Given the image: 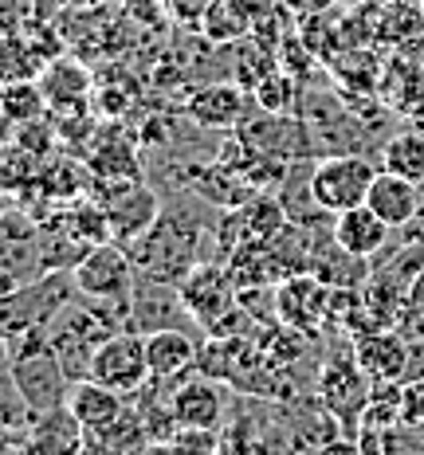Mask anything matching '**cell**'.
<instances>
[{
	"mask_svg": "<svg viewBox=\"0 0 424 455\" xmlns=\"http://www.w3.org/2000/svg\"><path fill=\"white\" fill-rule=\"evenodd\" d=\"M204 196H196L193 204H162L157 220L138 235L134 243H126L130 259H134L138 275L149 279H165V283H181L188 271L196 267L204 255V240L212 235V220L204 208H196Z\"/></svg>",
	"mask_w": 424,
	"mask_h": 455,
	"instance_id": "1",
	"label": "cell"
},
{
	"mask_svg": "<svg viewBox=\"0 0 424 455\" xmlns=\"http://www.w3.org/2000/svg\"><path fill=\"white\" fill-rule=\"evenodd\" d=\"M122 326H126L122 310L75 291V295L55 310V318L47 322V346H52L55 357H60V365L68 369L71 381H79V377L91 373L94 349Z\"/></svg>",
	"mask_w": 424,
	"mask_h": 455,
	"instance_id": "2",
	"label": "cell"
},
{
	"mask_svg": "<svg viewBox=\"0 0 424 455\" xmlns=\"http://www.w3.org/2000/svg\"><path fill=\"white\" fill-rule=\"evenodd\" d=\"M177 291H181L196 330H204V338L252 334V330H244V326H260V322L240 307V287H236L224 259H201L177 283Z\"/></svg>",
	"mask_w": 424,
	"mask_h": 455,
	"instance_id": "3",
	"label": "cell"
},
{
	"mask_svg": "<svg viewBox=\"0 0 424 455\" xmlns=\"http://www.w3.org/2000/svg\"><path fill=\"white\" fill-rule=\"evenodd\" d=\"M373 381L365 377V369L357 365L354 349L346 354H330L323 365H318L315 377V401L342 424V435L357 443V428H362L365 404H370Z\"/></svg>",
	"mask_w": 424,
	"mask_h": 455,
	"instance_id": "4",
	"label": "cell"
},
{
	"mask_svg": "<svg viewBox=\"0 0 424 455\" xmlns=\"http://www.w3.org/2000/svg\"><path fill=\"white\" fill-rule=\"evenodd\" d=\"M71 283L79 295L107 302V307L122 310V318H126L130 295H134V283H138V267L118 240H107V243H94V248L75 263Z\"/></svg>",
	"mask_w": 424,
	"mask_h": 455,
	"instance_id": "5",
	"label": "cell"
},
{
	"mask_svg": "<svg viewBox=\"0 0 424 455\" xmlns=\"http://www.w3.org/2000/svg\"><path fill=\"white\" fill-rule=\"evenodd\" d=\"M8 377H12L16 393H20L28 412H47L68 404V388L71 377L60 365V357L52 354V346H36V349H20V354H8Z\"/></svg>",
	"mask_w": 424,
	"mask_h": 455,
	"instance_id": "6",
	"label": "cell"
},
{
	"mask_svg": "<svg viewBox=\"0 0 424 455\" xmlns=\"http://www.w3.org/2000/svg\"><path fill=\"white\" fill-rule=\"evenodd\" d=\"M373 177L377 165L365 154H326L310 169V193L330 216H338L354 204H365Z\"/></svg>",
	"mask_w": 424,
	"mask_h": 455,
	"instance_id": "7",
	"label": "cell"
},
{
	"mask_svg": "<svg viewBox=\"0 0 424 455\" xmlns=\"http://www.w3.org/2000/svg\"><path fill=\"white\" fill-rule=\"evenodd\" d=\"M330 299H334V287L318 279L315 271H295L276 283L279 322L307 338H318L330 326Z\"/></svg>",
	"mask_w": 424,
	"mask_h": 455,
	"instance_id": "8",
	"label": "cell"
},
{
	"mask_svg": "<svg viewBox=\"0 0 424 455\" xmlns=\"http://www.w3.org/2000/svg\"><path fill=\"white\" fill-rule=\"evenodd\" d=\"M126 326L138 330V334H154V330H196V322L188 315L177 283L138 275L134 295H130L126 307Z\"/></svg>",
	"mask_w": 424,
	"mask_h": 455,
	"instance_id": "9",
	"label": "cell"
},
{
	"mask_svg": "<svg viewBox=\"0 0 424 455\" xmlns=\"http://www.w3.org/2000/svg\"><path fill=\"white\" fill-rule=\"evenodd\" d=\"M94 381L118 388V393H138L141 385L149 381V362H146V338L138 334V330L122 326L115 330L107 341H102L99 349H94L91 357V373Z\"/></svg>",
	"mask_w": 424,
	"mask_h": 455,
	"instance_id": "10",
	"label": "cell"
},
{
	"mask_svg": "<svg viewBox=\"0 0 424 455\" xmlns=\"http://www.w3.org/2000/svg\"><path fill=\"white\" fill-rule=\"evenodd\" d=\"M169 404H173V416L177 424L185 428H209V432H220L224 428V416H228V385L216 381V377L193 369L188 377L173 381L169 388Z\"/></svg>",
	"mask_w": 424,
	"mask_h": 455,
	"instance_id": "11",
	"label": "cell"
},
{
	"mask_svg": "<svg viewBox=\"0 0 424 455\" xmlns=\"http://www.w3.org/2000/svg\"><path fill=\"white\" fill-rule=\"evenodd\" d=\"M0 271L16 283H32L47 275L44 267V228L28 212H0Z\"/></svg>",
	"mask_w": 424,
	"mask_h": 455,
	"instance_id": "12",
	"label": "cell"
},
{
	"mask_svg": "<svg viewBox=\"0 0 424 455\" xmlns=\"http://www.w3.org/2000/svg\"><path fill=\"white\" fill-rule=\"evenodd\" d=\"M354 357L365 369L373 385L404 381V362H409V338L397 326H370L354 334Z\"/></svg>",
	"mask_w": 424,
	"mask_h": 455,
	"instance_id": "13",
	"label": "cell"
},
{
	"mask_svg": "<svg viewBox=\"0 0 424 455\" xmlns=\"http://www.w3.org/2000/svg\"><path fill=\"white\" fill-rule=\"evenodd\" d=\"M244 107H248V91L240 83H209L188 94L185 114L201 130H236L244 126V114H248Z\"/></svg>",
	"mask_w": 424,
	"mask_h": 455,
	"instance_id": "14",
	"label": "cell"
},
{
	"mask_svg": "<svg viewBox=\"0 0 424 455\" xmlns=\"http://www.w3.org/2000/svg\"><path fill=\"white\" fill-rule=\"evenodd\" d=\"M68 409L75 420L83 424V435H91V432H102L107 424H115L118 416L130 409V396L102 385V381H94V377H79V381H71V388H68Z\"/></svg>",
	"mask_w": 424,
	"mask_h": 455,
	"instance_id": "15",
	"label": "cell"
},
{
	"mask_svg": "<svg viewBox=\"0 0 424 455\" xmlns=\"http://www.w3.org/2000/svg\"><path fill=\"white\" fill-rule=\"evenodd\" d=\"M365 204H370L389 228H409L424 208V193H420L417 181H409V177L389 173V169H377L370 193H365Z\"/></svg>",
	"mask_w": 424,
	"mask_h": 455,
	"instance_id": "16",
	"label": "cell"
},
{
	"mask_svg": "<svg viewBox=\"0 0 424 455\" xmlns=\"http://www.w3.org/2000/svg\"><path fill=\"white\" fill-rule=\"evenodd\" d=\"M146 338V362H149V377L157 381H181L196 369L201 346L188 330H154Z\"/></svg>",
	"mask_w": 424,
	"mask_h": 455,
	"instance_id": "17",
	"label": "cell"
},
{
	"mask_svg": "<svg viewBox=\"0 0 424 455\" xmlns=\"http://www.w3.org/2000/svg\"><path fill=\"white\" fill-rule=\"evenodd\" d=\"M330 232H334V240L342 243L350 255H362V259H373L377 251L389 243L393 228L381 220V216L373 212L370 204H354L346 208V212L334 216V224H330Z\"/></svg>",
	"mask_w": 424,
	"mask_h": 455,
	"instance_id": "18",
	"label": "cell"
},
{
	"mask_svg": "<svg viewBox=\"0 0 424 455\" xmlns=\"http://www.w3.org/2000/svg\"><path fill=\"white\" fill-rule=\"evenodd\" d=\"M24 451H83V424L71 416L68 404L36 412L28 424V448Z\"/></svg>",
	"mask_w": 424,
	"mask_h": 455,
	"instance_id": "19",
	"label": "cell"
},
{
	"mask_svg": "<svg viewBox=\"0 0 424 455\" xmlns=\"http://www.w3.org/2000/svg\"><path fill=\"white\" fill-rule=\"evenodd\" d=\"M232 212H236V224H240V243L244 240H276L283 228L291 224L283 201L271 196L268 188H256V193H252L244 204H236Z\"/></svg>",
	"mask_w": 424,
	"mask_h": 455,
	"instance_id": "20",
	"label": "cell"
},
{
	"mask_svg": "<svg viewBox=\"0 0 424 455\" xmlns=\"http://www.w3.org/2000/svg\"><path fill=\"white\" fill-rule=\"evenodd\" d=\"M196 24H201V36L212 47H232V44H240L244 36H252V16L244 12L236 0H209Z\"/></svg>",
	"mask_w": 424,
	"mask_h": 455,
	"instance_id": "21",
	"label": "cell"
},
{
	"mask_svg": "<svg viewBox=\"0 0 424 455\" xmlns=\"http://www.w3.org/2000/svg\"><path fill=\"white\" fill-rule=\"evenodd\" d=\"M146 448H149V435H146V424H141L134 404H130L115 424H107L102 432L83 435V451H146Z\"/></svg>",
	"mask_w": 424,
	"mask_h": 455,
	"instance_id": "22",
	"label": "cell"
},
{
	"mask_svg": "<svg viewBox=\"0 0 424 455\" xmlns=\"http://www.w3.org/2000/svg\"><path fill=\"white\" fill-rule=\"evenodd\" d=\"M44 71V55L20 36V28H0V87L36 79Z\"/></svg>",
	"mask_w": 424,
	"mask_h": 455,
	"instance_id": "23",
	"label": "cell"
},
{
	"mask_svg": "<svg viewBox=\"0 0 424 455\" xmlns=\"http://www.w3.org/2000/svg\"><path fill=\"white\" fill-rule=\"evenodd\" d=\"M381 169L424 185V134L420 130H397V134L385 141L381 146Z\"/></svg>",
	"mask_w": 424,
	"mask_h": 455,
	"instance_id": "24",
	"label": "cell"
},
{
	"mask_svg": "<svg viewBox=\"0 0 424 455\" xmlns=\"http://www.w3.org/2000/svg\"><path fill=\"white\" fill-rule=\"evenodd\" d=\"M40 87L52 107H83V99H87V91H91V75L83 71L79 63L60 60L55 68H44Z\"/></svg>",
	"mask_w": 424,
	"mask_h": 455,
	"instance_id": "25",
	"label": "cell"
},
{
	"mask_svg": "<svg viewBox=\"0 0 424 455\" xmlns=\"http://www.w3.org/2000/svg\"><path fill=\"white\" fill-rule=\"evenodd\" d=\"M252 99H256V107L268 110V114H295L299 110V99H303V91H299L295 75L276 68L256 91H252Z\"/></svg>",
	"mask_w": 424,
	"mask_h": 455,
	"instance_id": "26",
	"label": "cell"
},
{
	"mask_svg": "<svg viewBox=\"0 0 424 455\" xmlns=\"http://www.w3.org/2000/svg\"><path fill=\"white\" fill-rule=\"evenodd\" d=\"M44 87H36L32 79H20V83H4V91H0V110L8 114V118L20 126V122H32L44 114Z\"/></svg>",
	"mask_w": 424,
	"mask_h": 455,
	"instance_id": "27",
	"label": "cell"
},
{
	"mask_svg": "<svg viewBox=\"0 0 424 455\" xmlns=\"http://www.w3.org/2000/svg\"><path fill=\"white\" fill-rule=\"evenodd\" d=\"M397 330L404 338H420L424 334V271L412 279L409 295H404V307H401V318H397Z\"/></svg>",
	"mask_w": 424,
	"mask_h": 455,
	"instance_id": "28",
	"label": "cell"
},
{
	"mask_svg": "<svg viewBox=\"0 0 424 455\" xmlns=\"http://www.w3.org/2000/svg\"><path fill=\"white\" fill-rule=\"evenodd\" d=\"M401 424H424V377L401 385Z\"/></svg>",
	"mask_w": 424,
	"mask_h": 455,
	"instance_id": "29",
	"label": "cell"
},
{
	"mask_svg": "<svg viewBox=\"0 0 424 455\" xmlns=\"http://www.w3.org/2000/svg\"><path fill=\"white\" fill-rule=\"evenodd\" d=\"M420 377H424V334L409 338V362H404V381H420Z\"/></svg>",
	"mask_w": 424,
	"mask_h": 455,
	"instance_id": "30",
	"label": "cell"
},
{
	"mask_svg": "<svg viewBox=\"0 0 424 455\" xmlns=\"http://www.w3.org/2000/svg\"><path fill=\"white\" fill-rule=\"evenodd\" d=\"M283 8H287V12H295L299 20H303V16H318V12H330V8L338 4V0H279Z\"/></svg>",
	"mask_w": 424,
	"mask_h": 455,
	"instance_id": "31",
	"label": "cell"
},
{
	"mask_svg": "<svg viewBox=\"0 0 424 455\" xmlns=\"http://www.w3.org/2000/svg\"><path fill=\"white\" fill-rule=\"evenodd\" d=\"M236 4H240V8H244V12H248V16H252V24H256V20H260V16L276 12V8H279V0H236Z\"/></svg>",
	"mask_w": 424,
	"mask_h": 455,
	"instance_id": "32",
	"label": "cell"
}]
</instances>
